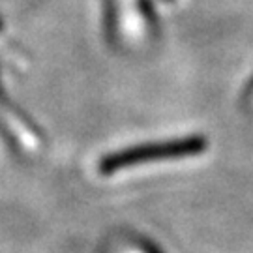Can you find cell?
<instances>
[{"instance_id":"cell-1","label":"cell","mask_w":253,"mask_h":253,"mask_svg":"<svg viewBox=\"0 0 253 253\" xmlns=\"http://www.w3.org/2000/svg\"><path fill=\"white\" fill-rule=\"evenodd\" d=\"M207 146L208 143L205 137H186V139H178V141L133 146V148H127V150L111 154L107 158H103L100 162V172L113 174V172L124 171L127 167H135L141 163L199 156L203 150H207Z\"/></svg>"},{"instance_id":"cell-2","label":"cell","mask_w":253,"mask_h":253,"mask_svg":"<svg viewBox=\"0 0 253 253\" xmlns=\"http://www.w3.org/2000/svg\"><path fill=\"white\" fill-rule=\"evenodd\" d=\"M146 0H111L113 25L118 38L126 43H141L150 32Z\"/></svg>"},{"instance_id":"cell-3","label":"cell","mask_w":253,"mask_h":253,"mask_svg":"<svg viewBox=\"0 0 253 253\" xmlns=\"http://www.w3.org/2000/svg\"><path fill=\"white\" fill-rule=\"evenodd\" d=\"M0 122L8 131H11V135L17 139V143L27 150L36 152L40 145H42V137L38 135V131L30 126L27 118L23 117L15 107L8 103V100L2 96L0 92Z\"/></svg>"},{"instance_id":"cell-4","label":"cell","mask_w":253,"mask_h":253,"mask_svg":"<svg viewBox=\"0 0 253 253\" xmlns=\"http://www.w3.org/2000/svg\"><path fill=\"white\" fill-rule=\"evenodd\" d=\"M253 96V77L252 81H250V84H248V88H246V98H252Z\"/></svg>"}]
</instances>
